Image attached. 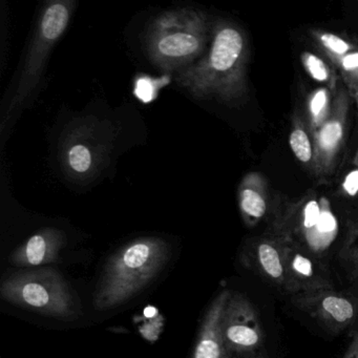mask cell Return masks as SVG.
I'll return each instance as SVG.
<instances>
[{"label": "cell", "mask_w": 358, "mask_h": 358, "mask_svg": "<svg viewBox=\"0 0 358 358\" xmlns=\"http://www.w3.org/2000/svg\"><path fill=\"white\" fill-rule=\"evenodd\" d=\"M248 36L242 27L226 20L213 22L210 47L200 60L180 71L179 87L200 99L240 106L248 97Z\"/></svg>", "instance_id": "1"}, {"label": "cell", "mask_w": 358, "mask_h": 358, "mask_svg": "<svg viewBox=\"0 0 358 358\" xmlns=\"http://www.w3.org/2000/svg\"><path fill=\"white\" fill-rule=\"evenodd\" d=\"M171 257V247L156 236L136 238L115 251L104 265L94 293L99 311L115 309L150 286Z\"/></svg>", "instance_id": "2"}, {"label": "cell", "mask_w": 358, "mask_h": 358, "mask_svg": "<svg viewBox=\"0 0 358 358\" xmlns=\"http://www.w3.org/2000/svg\"><path fill=\"white\" fill-rule=\"evenodd\" d=\"M211 32L213 22L200 10L186 8L164 12L148 28V55L162 70L182 71L204 53Z\"/></svg>", "instance_id": "3"}, {"label": "cell", "mask_w": 358, "mask_h": 358, "mask_svg": "<svg viewBox=\"0 0 358 358\" xmlns=\"http://www.w3.org/2000/svg\"><path fill=\"white\" fill-rule=\"evenodd\" d=\"M3 301L24 309L62 320H75L80 305L69 282L53 268L11 274L0 287Z\"/></svg>", "instance_id": "4"}, {"label": "cell", "mask_w": 358, "mask_h": 358, "mask_svg": "<svg viewBox=\"0 0 358 358\" xmlns=\"http://www.w3.org/2000/svg\"><path fill=\"white\" fill-rule=\"evenodd\" d=\"M73 5L72 1H54L43 12L27 55L26 64L20 74L15 94L3 116V129L7 127L10 119L17 114L22 104L36 87L51 50L68 28Z\"/></svg>", "instance_id": "5"}, {"label": "cell", "mask_w": 358, "mask_h": 358, "mask_svg": "<svg viewBox=\"0 0 358 358\" xmlns=\"http://www.w3.org/2000/svg\"><path fill=\"white\" fill-rule=\"evenodd\" d=\"M224 345L230 358L257 353L265 334L255 305L242 293L230 292L222 316Z\"/></svg>", "instance_id": "6"}, {"label": "cell", "mask_w": 358, "mask_h": 358, "mask_svg": "<svg viewBox=\"0 0 358 358\" xmlns=\"http://www.w3.org/2000/svg\"><path fill=\"white\" fill-rule=\"evenodd\" d=\"M352 100L353 98L345 85H339L330 117L313 134L315 152L313 173L320 181L326 182L336 169L347 138Z\"/></svg>", "instance_id": "7"}, {"label": "cell", "mask_w": 358, "mask_h": 358, "mask_svg": "<svg viewBox=\"0 0 358 358\" xmlns=\"http://www.w3.org/2000/svg\"><path fill=\"white\" fill-rule=\"evenodd\" d=\"M291 303L334 332L358 322V299L335 288L291 295Z\"/></svg>", "instance_id": "8"}, {"label": "cell", "mask_w": 358, "mask_h": 358, "mask_svg": "<svg viewBox=\"0 0 358 358\" xmlns=\"http://www.w3.org/2000/svg\"><path fill=\"white\" fill-rule=\"evenodd\" d=\"M241 263L270 286L289 296L294 294L285 262L284 240L276 232H267L247 243L241 253Z\"/></svg>", "instance_id": "9"}, {"label": "cell", "mask_w": 358, "mask_h": 358, "mask_svg": "<svg viewBox=\"0 0 358 358\" xmlns=\"http://www.w3.org/2000/svg\"><path fill=\"white\" fill-rule=\"evenodd\" d=\"M314 45L336 69L356 103L358 116V38L343 33L310 29Z\"/></svg>", "instance_id": "10"}, {"label": "cell", "mask_w": 358, "mask_h": 358, "mask_svg": "<svg viewBox=\"0 0 358 358\" xmlns=\"http://www.w3.org/2000/svg\"><path fill=\"white\" fill-rule=\"evenodd\" d=\"M280 236L284 240L285 262L294 294L334 288L330 270L318 255L285 236Z\"/></svg>", "instance_id": "11"}, {"label": "cell", "mask_w": 358, "mask_h": 358, "mask_svg": "<svg viewBox=\"0 0 358 358\" xmlns=\"http://www.w3.org/2000/svg\"><path fill=\"white\" fill-rule=\"evenodd\" d=\"M64 244L66 234L62 230L45 228L13 251L11 263L17 267H37L56 263Z\"/></svg>", "instance_id": "12"}, {"label": "cell", "mask_w": 358, "mask_h": 358, "mask_svg": "<svg viewBox=\"0 0 358 358\" xmlns=\"http://www.w3.org/2000/svg\"><path fill=\"white\" fill-rule=\"evenodd\" d=\"M230 292L228 289L222 290L207 309L192 358H230L222 334V316Z\"/></svg>", "instance_id": "13"}, {"label": "cell", "mask_w": 358, "mask_h": 358, "mask_svg": "<svg viewBox=\"0 0 358 358\" xmlns=\"http://www.w3.org/2000/svg\"><path fill=\"white\" fill-rule=\"evenodd\" d=\"M270 192L263 173H247L238 186V208L247 227L257 226L270 211Z\"/></svg>", "instance_id": "14"}, {"label": "cell", "mask_w": 358, "mask_h": 358, "mask_svg": "<svg viewBox=\"0 0 358 358\" xmlns=\"http://www.w3.org/2000/svg\"><path fill=\"white\" fill-rule=\"evenodd\" d=\"M94 142L87 135L73 136L64 150L66 166L72 175L87 177L93 173L98 164L100 152H97Z\"/></svg>", "instance_id": "15"}, {"label": "cell", "mask_w": 358, "mask_h": 358, "mask_svg": "<svg viewBox=\"0 0 358 358\" xmlns=\"http://www.w3.org/2000/svg\"><path fill=\"white\" fill-rule=\"evenodd\" d=\"M289 145L296 160L313 173L315 158L313 135L310 131L307 119L299 110H295L291 119Z\"/></svg>", "instance_id": "16"}, {"label": "cell", "mask_w": 358, "mask_h": 358, "mask_svg": "<svg viewBox=\"0 0 358 358\" xmlns=\"http://www.w3.org/2000/svg\"><path fill=\"white\" fill-rule=\"evenodd\" d=\"M335 94L326 87L314 90L306 99V119L312 135L328 120L332 113Z\"/></svg>", "instance_id": "17"}, {"label": "cell", "mask_w": 358, "mask_h": 358, "mask_svg": "<svg viewBox=\"0 0 358 358\" xmlns=\"http://www.w3.org/2000/svg\"><path fill=\"white\" fill-rule=\"evenodd\" d=\"M301 62L303 70L314 81L336 94L337 89L341 85V76L327 58L324 59L317 54L305 51L301 54Z\"/></svg>", "instance_id": "18"}, {"label": "cell", "mask_w": 358, "mask_h": 358, "mask_svg": "<svg viewBox=\"0 0 358 358\" xmlns=\"http://www.w3.org/2000/svg\"><path fill=\"white\" fill-rule=\"evenodd\" d=\"M348 276L358 282V220L348 224L347 236L339 252Z\"/></svg>", "instance_id": "19"}, {"label": "cell", "mask_w": 358, "mask_h": 358, "mask_svg": "<svg viewBox=\"0 0 358 358\" xmlns=\"http://www.w3.org/2000/svg\"><path fill=\"white\" fill-rule=\"evenodd\" d=\"M341 194L348 196H358V148L352 160L351 167L341 185Z\"/></svg>", "instance_id": "20"}, {"label": "cell", "mask_w": 358, "mask_h": 358, "mask_svg": "<svg viewBox=\"0 0 358 358\" xmlns=\"http://www.w3.org/2000/svg\"><path fill=\"white\" fill-rule=\"evenodd\" d=\"M358 334L355 332L343 358H357Z\"/></svg>", "instance_id": "21"}, {"label": "cell", "mask_w": 358, "mask_h": 358, "mask_svg": "<svg viewBox=\"0 0 358 358\" xmlns=\"http://www.w3.org/2000/svg\"><path fill=\"white\" fill-rule=\"evenodd\" d=\"M232 358H268L267 354L263 351L257 352V353L250 354V355L238 356Z\"/></svg>", "instance_id": "22"}, {"label": "cell", "mask_w": 358, "mask_h": 358, "mask_svg": "<svg viewBox=\"0 0 358 358\" xmlns=\"http://www.w3.org/2000/svg\"><path fill=\"white\" fill-rule=\"evenodd\" d=\"M356 333H357V334H358V331L357 330H356ZM357 358H358V349H357Z\"/></svg>", "instance_id": "23"}, {"label": "cell", "mask_w": 358, "mask_h": 358, "mask_svg": "<svg viewBox=\"0 0 358 358\" xmlns=\"http://www.w3.org/2000/svg\"><path fill=\"white\" fill-rule=\"evenodd\" d=\"M357 324H358V322H357ZM357 331H358V327H357Z\"/></svg>", "instance_id": "24"}]
</instances>
